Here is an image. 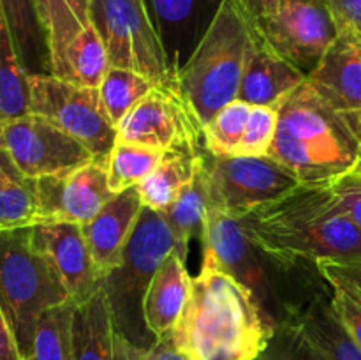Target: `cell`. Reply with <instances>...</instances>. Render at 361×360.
Instances as JSON below:
<instances>
[{
	"mask_svg": "<svg viewBox=\"0 0 361 360\" xmlns=\"http://www.w3.org/2000/svg\"><path fill=\"white\" fill-rule=\"evenodd\" d=\"M274 328L254 293L203 251L201 270L171 330L175 348L189 360H257Z\"/></svg>",
	"mask_w": 361,
	"mask_h": 360,
	"instance_id": "cell-1",
	"label": "cell"
},
{
	"mask_svg": "<svg viewBox=\"0 0 361 360\" xmlns=\"http://www.w3.org/2000/svg\"><path fill=\"white\" fill-rule=\"evenodd\" d=\"M247 239L277 267L361 258V232L328 186H302L236 219Z\"/></svg>",
	"mask_w": 361,
	"mask_h": 360,
	"instance_id": "cell-2",
	"label": "cell"
},
{
	"mask_svg": "<svg viewBox=\"0 0 361 360\" xmlns=\"http://www.w3.org/2000/svg\"><path fill=\"white\" fill-rule=\"evenodd\" d=\"M360 150L361 138L351 124L305 80L279 108L277 133L268 155L302 186H328L353 172Z\"/></svg>",
	"mask_w": 361,
	"mask_h": 360,
	"instance_id": "cell-3",
	"label": "cell"
},
{
	"mask_svg": "<svg viewBox=\"0 0 361 360\" xmlns=\"http://www.w3.org/2000/svg\"><path fill=\"white\" fill-rule=\"evenodd\" d=\"M254 35L256 21L242 2L221 0L196 49L176 73L180 94L201 126L238 95Z\"/></svg>",
	"mask_w": 361,
	"mask_h": 360,
	"instance_id": "cell-4",
	"label": "cell"
},
{
	"mask_svg": "<svg viewBox=\"0 0 361 360\" xmlns=\"http://www.w3.org/2000/svg\"><path fill=\"white\" fill-rule=\"evenodd\" d=\"M69 299L56 268L32 244L30 226L0 232V306L23 360L41 314Z\"/></svg>",
	"mask_w": 361,
	"mask_h": 360,
	"instance_id": "cell-5",
	"label": "cell"
},
{
	"mask_svg": "<svg viewBox=\"0 0 361 360\" xmlns=\"http://www.w3.org/2000/svg\"><path fill=\"white\" fill-rule=\"evenodd\" d=\"M90 23L104 42L109 66L143 74L157 87H178L145 0H92Z\"/></svg>",
	"mask_w": 361,
	"mask_h": 360,
	"instance_id": "cell-6",
	"label": "cell"
},
{
	"mask_svg": "<svg viewBox=\"0 0 361 360\" xmlns=\"http://www.w3.org/2000/svg\"><path fill=\"white\" fill-rule=\"evenodd\" d=\"M175 249L173 235L161 212L143 207L129 236L123 260L102 279L116 332L133 342V330L143 321V300L152 277Z\"/></svg>",
	"mask_w": 361,
	"mask_h": 360,
	"instance_id": "cell-7",
	"label": "cell"
},
{
	"mask_svg": "<svg viewBox=\"0 0 361 360\" xmlns=\"http://www.w3.org/2000/svg\"><path fill=\"white\" fill-rule=\"evenodd\" d=\"M28 112L41 115L88 148L95 161L108 166L116 143V127L101 108L99 88L69 83L55 74L28 76Z\"/></svg>",
	"mask_w": 361,
	"mask_h": 360,
	"instance_id": "cell-8",
	"label": "cell"
},
{
	"mask_svg": "<svg viewBox=\"0 0 361 360\" xmlns=\"http://www.w3.org/2000/svg\"><path fill=\"white\" fill-rule=\"evenodd\" d=\"M207 164L208 208L233 219L279 200L300 186L298 179L270 155L212 157Z\"/></svg>",
	"mask_w": 361,
	"mask_h": 360,
	"instance_id": "cell-9",
	"label": "cell"
},
{
	"mask_svg": "<svg viewBox=\"0 0 361 360\" xmlns=\"http://www.w3.org/2000/svg\"><path fill=\"white\" fill-rule=\"evenodd\" d=\"M256 27L263 41L305 76L338 37L328 0H281Z\"/></svg>",
	"mask_w": 361,
	"mask_h": 360,
	"instance_id": "cell-10",
	"label": "cell"
},
{
	"mask_svg": "<svg viewBox=\"0 0 361 360\" xmlns=\"http://www.w3.org/2000/svg\"><path fill=\"white\" fill-rule=\"evenodd\" d=\"M0 147L28 179L63 175L95 161L85 145L35 113L0 120Z\"/></svg>",
	"mask_w": 361,
	"mask_h": 360,
	"instance_id": "cell-11",
	"label": "cell"
},
{
	"mask_svg": "<svg viewBox=\"0 0 361 360\" xmlns=\"http://www.w3.org/2000/svg\"><path fill=\"white\" fill-rule=\"evenodd\" d=\"M116 140L162 152L200 150L203 126L178 87H155L116 126Z\"/></svg>",
	"mask_w": 361,
	"mask_h": 360,
	"instance_id": "cell-12",
	"label": "cell"
},
{
	"mask_svg": "<svg viewBox=\"0 0 361 360\" xmlns=\"http://www.w3.org/2000/svg\"><path fill=\"white\" fill-rule=\"evenodd\" d=\"M35 187L41 222L85 224L113 196L108 186V166L99 161L63 175L42 176L35 180Z\"/></svg>",
	"mask_w": 361,
	"mask_h": 360,
	"instance_id": "cell-13",
	"label": "cell"
},
{
	"mask_svg": "<svg viewBox=\"0 0 361 360\" xmlns=\"http://www.w3.org/2000/svg\"><path fill=\"white\" fill-rule=\"evenodd\" d=\"M30 239L56 268L76 306L87 302L102 288V279L92 260L81 224L41 222L30 226Z\"/></svg>",
	"mask_w": 361,
	"mask_h": 360,
	"instance_id": "cell-14",
	"label": "cell"
},
{
	"mask_svg": "<svg viewBox=\"0 0 361 360\" xmlns=\"http://www.w3.org/2000/svg\"><path fill=\"white\" fill-rule=\"evenodd\" d=\"M307 83L361 138V37L338 34Z\"/></svg>",
	"mask_w": 361,
	"mask_h": 360,
	"instance_id": "cell-15",
	"label": "cell"
},
{
	"mask_svg": "<svg viewBox=\"0 0 361 360\" xmlns=\"http://www.w3.org/2000/svg\"><path fill=\"white\" fill-rule=\"evenodd\" d=\"M201 242H203V251L214 254L229 274L245 284L268 314L267 302L270 300V293H268L267 270L263 265H259V256L263 253L247 239L238 221L208 208Z\"/></svg>",
	"mask_w": 361,
	"mask_h": 360,
	"instance_id": "cell-16",
	"label": "cell"
},
{
	"mask_svg": "<svg viewBox=\"0 0 361 360\" xmlns=\"http://www.w3.org/2000/svg\"><path fill=\"white\" fill-rule=\"evenodd\" d=\"M141 210L143 201L136 186L113 194L90 221L81 224L88 251L101 279L122 265L123 249L133 235Z\"/></svg>",
	"mask_w": 361,
	"mask_h": 360,
	"instance_id": "cell-17",
	"label": "cell"
},
{
	"mask_svg": "<svg viewBox=\"0 0 361 360\" xmlns=\"http://www.w3.org/2000/svg\"><path fill=\"white\" fill-rule=\"evenodd\" d=\"M305 80V74L263 41L256 27L236 99L252 106H281Z\"/></svg>",
	"mask_w": 361,
	"mask_h": 360,
	"instance_id": "cell-18",
	"label": "cell"
},
{
	"mask_svg": "<svg viewBox=\"0 0 361 360\" xmlns=\"http://www.w3.org/2000/svg\"><path fill=\"white\" fill-rule=\"evenodd\" d=\"M192 275L187 263L171 251L148 284L143 300L145 327L154 339L171 334L190 295Z\"/></svg>",
	"mask_w": 361,
	"mask_h": 360,
	"instance_id": "cell-19",
	"label": "cell"
},
{
	"mask_svg": "<svg viewBox=\"0 0 361 360\" xmlns=\"http://www.w3.org/2000/svg\"><path fill=\"white\" fill-rule=\"evenodd\" d=\"M286 316L298 321L307 337L328 360H361V348L335 314L331 295L316 293L303 309H293Z\"/></svg>",
	"mask_w": 361,
	"mask_h": 360,
	"instance_id": "cell-20",
	"label": "cell"
},
{
	"mask_svg": "<svg viewBox=\"0 0 361 360\" xmlns=\"http://www.w3.org/2000/svg\"><path fill=\"white\" fill-rule=\"evenodd\" d=\"M0 13L9 28L25 73L28 76L51 74L48 39L34 0H0Z\"/></svg>",
	"mask_w": 361,
	"mask_h": 360,
	"instance_id": "cell-21",
	"label": "cell"
},
{
	"mask_svg": "<svg viewBox=\"0 0 361 360\" xmlns=\"http://www.w3.org/2000/svg\"><path fill=\"white\" fill-rule=\"evenodd\" d=\"M115 335L111 311L104 289L76 306L73 318V359L74 360H113Z\"/></svg>",
	"mask_w": 361,
	"mask_h": 360,
	"instance_id": "cell-22",
	"label": "cell"
},
{
	"mask_svg": "<svg viewBox=\"0 0 361 360\" xmlns=\"http://www.w3.org/2000/svg\"><path fill=\"white\" fill-rule=\"evenodd\" d=\"M208 212V164L207 159L197 169L196 176L187 184L171 205L161 210L166 224L173 235L175 253L187 263L189 242L203 233L204 217Z\"/></svg>",
	"mask_w": 361,
	"mask_h": 360,
	"instance_id": "cell-23",
	"label": "cell"
},
{
	"mask_svg": "<svg viewBox=\"0 0 361 360\" xmlns=\"http://www.w3.org/2000/svg\"><path fill=\"white\" fill-rule=\"evenodd\" d=\"M203 162L204 157L200 150L164 152L154 172L137 186L143 207L157 212L164 210L196 176Z\"/></svg>",
	"mask_w": 361,
	"mask_h": 360,
	"instance_id": "cell-24",
	"label": "cell"
},
{
	"mask_svg": "<svg viewBox=\"0 0 361 360\" xmlns=\"http://www.w3.org/2000/svg\"><path fill=\"white\" fill-rule=\"evenodd\" d=\"M41 222L35 180L28 179L0 147V232Z\"/></svg>",
	"mask_w": 361,
	"mask_h": 360,
	"instance_id": "cell-25",
	"label": "cell"
},
{
	"mask_svg": "<svg viewBox=\"0 0 361 360\" xmlns=\"http://www.w3.org/2000/svg\"><path fill=\"white\" fill-rule=\"evenodd\" d=\"M108 69L109 59L106 46L90 23L63 49L60 60L53 66L51 74L78 87L99 88Z\"/></svg>",
	"mask_w": 361,
	"mask_h": 360,
	"instance_id": "cell-26",
	"label": "cell"
},
{
	"mask_svg": "<svg viewBox=\"0 0 361 360\" xmlns=\"http://www.w3.org/2000/svg\"><path fill=\"white\" fill-rule=\"evenodd\" d=\"M34 2L48 39L53 71V66L59 62L69 42L90 25L92 0H34Z\"/></svg>",
	"mask_w": 361,
	"mask_h": 360,
	"instance_id": "cell-27",
	"label": "cell"
},
{
	"mask_svg": "<svg viewBox=\"0 0 361 360\" xmlns=\"http://www.w3.org/2000/svg\"><path fill=\"white\" fill-rule=\"evenodd\" d=\"M74 300H66L41 314L35 327L30 353L25 360H74L73 318Z\"/></svg>",
	"mask_w": 361,
	"mask_h": 360,
	"instance_id": "cell-28",
	"label": "cell"
},
{
	"mask_svg": "<svg viewBox=\"0 0 361 360\" xmlns=\"http://www.w3.org/2000/svg\"><path fill=\"white\" fill-rule=\"evenodd\" d=\"M155 87L157 85L143 74L109 66L102 83L99 85V99L106 119L116 127L123 116Z\"/></svg>",
	"mask_w": 361,
	"mask_h": 360,
	"instance_id": "cell-29",
	"label": "cell"
},
{
	"mask_svg": "<svg viewBox=\"0 0 361 360\" xmlns=\"http://www.w3.org/2000/svg\"><path fill=\"white\" fill-rule=\"evenodd\" d=\"M28 113V74L21 67L13 37L0 13V120Z\"/></svg>",
	"mask_w": 361,
	"mask_h": 360,
	"instance_id": "cell-30",
	"label": "cell"
},
{
	"mask_svg": "<svg viewBox=\"0 0 361 360\" xmlns=\"http://www.w3.org/2000/svg\"><path fill=\"white\" fill-rule=\"evenodd\" d=\"M164 152L116 140L108 159V186L113 194L136 187L154 172Z\"/></svg>",
	"mask_w": 361,
	"mask_h": 360,
	"instance_id": "cell-31",
	"label": "cell"
},
{
	"mask_svg": "<svg viewBox=\"0 0 361 360\" xmlns=\"http://www.w3.org/2000/svg\"><path fill=\"white\" fill-rule=\"evenodd\" d=\"M252 113V104L235 99L233 102L219 109L214 119L203 126L204 148L212 157H229L236 155L247 122Z\"/></svg>",
	"mask_w": 361,
	"mask_h": 360,
	"instance_id": "cell-32",
	"label": "cell"
},
{
	"mask_svg": "<svg viewBox=\"0 0 361 360\" xmlns=\"http://www.w3.org/2000/svg\"><path fill=\"white\" fill-rule=\"evenodd\" d=\"M257 360H328L307 337L298 321L291 316L277 321L267 348Z\"/></svg>",
	"mask_w": 361,
	"mask_h": 360,
	"instance_id": "cell-33",
	"label": "cell"
},
{
	"mask_svg": "<svg viewBox=\"0 0 361 360\" xmlns=\"http://www.w3.org/2000/svg\"><path fill=\"white\" fill-rule=\"evenodd\" d=\"M281 106H252L236 155H268L274 145Z\"/></svg>",
	"mask_w": 361,
	"mask_h": 360,
	"instance_id": "cell-34",
	"label": "cell"
},
{
	"mask_svg": "<svg viewBox=\"0 0 361 360\" xmlns=\"http://www.w3.org/2000/svg\"><path fill=\"white\" fill-rule=\"evenodd\" d=\"M147 9L150 13L152 21L157 28L159 35H164V30H180L189 25L196 18L201 4L208 6L214 4L219 7L221 0H145Z\"/></svg>",
	"mask_w": 361,
	"mask_h": 360,
	"instance_id": "cell-35",
	"label": "cell"
},
{
	"mask_svg": "<svg viewBox=\"0 0 361 360\" xmlns=\"http://www.w3.org/2000/svg\"><path fill=\"white\" fill-rule=\"evenodd\" d=\"M317 270L324 277V281L335 289L348 293L351 299L361 304V258L353 261H328L317 265Z\"/></svg>",
	"mask_w": 361,
	"mask_h": 360,
	"instance_id": "cell-36",
	"label": "cell"
},
{
	"mask_svg": "<svg viewBox=\"0 0 361 360\" xmlns=\"http://www.w3.org/2000/svg\"><path fill=\"white\" fill-rule=\"evenodd\" d=\"M345 214L361 232V175L349 172L330 184Z\"/></svg>",
	"mask_w": 361,
	"mask_h": 360,
	"instance_id": "cell-37",
	"label": "cell"
},
{
	"mask_svg": "<svg viewBox=\"0 0 361 360\" xmlns=\"http://www.w3.org/2000/svg\"><path fill=\"white\" fill-rule=\"evenodd\" d=\"M331 306L345 330L361 348V304L341 289L331 288Z\"/></svg>",
	"mask_w": 361,
	"mask_h": 360,
	"instance_id": "cell-38",
	"label": "cell"
},
{
	"mask_svg": "<svg viewBox=\"0 0 361 360\" xmlns=\"http://www.w3.org/2000/svg\"><path fill=\"white\" fill-rule=\"evenodd\" d=\"M338 34L361 37V0H328Z\"/></svg>",
	"mask_w": 361,
	"mask_h": 360,
	"instance_id": "cell-39",
	"label": "cell"
},
{
	"mask_svg": "<svg viewBox=\"0 0 361 360\" xmlns=\"http://www.w3.org/2000/svg\"><path fill=\"white\" fill-rule=\"evenodd\" d=\"M133 360H189L175 348L171 334L166 337L155 339L148 348L133 346Z\"/></svg>",
	"mask_w": 361,
	"mask_h": 360,
	"instance_id": "cell-40",
	"label": "cell"
},
{
	"mask_svg": "<svg viewBox=\"0 0 361 360\" xmlns=\"http://www.w3.org/2000/svg\"><path fill=\"white\" fill-rule=\"evenodd\" d=\"M0 360H23L2 306H0Z\"/></svg>",
	"mask_w": 361,
	"mask_h": 360,
	"instance_id": "cell-41",
	"label": "cell"
},
{
	"mask_svg": "<svg viewBox=\"0 0 361 360\" xmlns=\"http://www.w3.org/2000/svg\"><path fill=\"white\" fill-rule=\"evenodd\" d=\"M240 2L245 7L247 13L252 16V20L257 21L267 16V14H270L281 0H240Z\"/></svg>",
	"mask_w": 361,
	"mask_h": 360,
	"instance_id": "cell-42",
	"label": "cell"
},
{
	"mask_svg": "<svg viewBox=\"0 0 361 360\" xmlns=\"http://www.w3.org/2000/svg\"><path fill=\"white\" fill-rule=\"evenodd\" d=\"M133 346H134V342H130L126 335H122L120 332H116L115 359L113 360H133Z\"/></svg>",
	"mask_w": 361,
	"mask_h": 360,
	"instance_id": "cell-43",
	"label": "cell"
},
{
	"mask_svg": "<svg viewBox=\"0 0 361 360\" xmlns=\"http://www.w3.org/2000/svg\"><path fill=\"white\" fill-rule=\"evenodd\" d=\"M353 172L358 173V175H361V150H360L358 161H356V164H355V168H353Z\"/></svg>",
	"mask_w": 361,
	"mask_h": 360,
	"instance_id": "cell-44",
	"label": "cell"
}]
</instances>
